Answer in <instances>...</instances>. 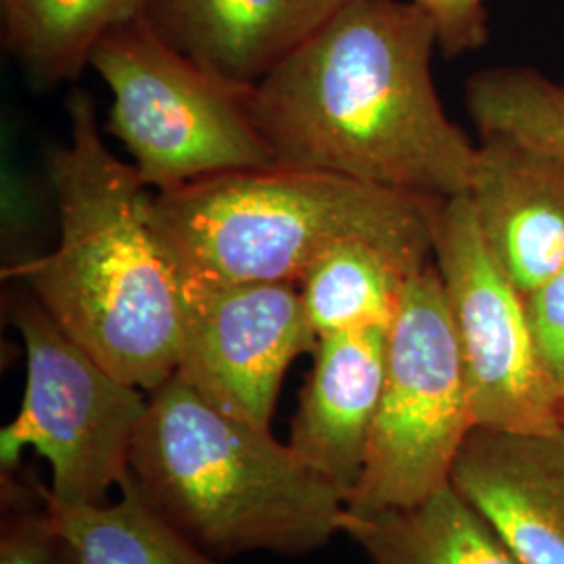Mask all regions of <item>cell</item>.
Here are the masks:
<instances>
[{
    "instance_id": "cell-2",
    "label": "cell",
    "mask_w": 564,
    "mask_h": 564,
    "mask_svg": "<svg viewBox=\"0 0 564 564\" xmlns=\"http://www.w3.org/2000/svg\"><path fill=\"white\" fill-rule=\"evenodd\" d=\"M67 113L69 142L51 158L59 241L21 274L74 341L151 393L178 370L181 276L151 223L155 193L102 141L93 97L74 90Z\"/></svg>"
},
{
    "instance_id": "cell-4",
    "label": "cell",
    "mask_w": 564,
    "mask_h": 564,
    "mask_svg": "<svg viewBox=\"0 0 564 564\" xmlns=\"http://www.w3.org/2000/svg\"><path fill=\"white\" fill-rule=\"evenodd\" d=\"M444 202L328 172L268 167L155 193L151 223L181 279L300 284L341 242H375L431 265Z\"/></svg>"
},
{
    "instance_id": "cell-3",
    "label": "cell",
    "mask_w": 564,
    "mask_h": 564,
    "mask_svg": "<svg viewBox=\"0 0 564 564\" xmlns=\"http://www.w3.org/2000/svg\"><path fill=\"white\" fill-rule=\"evenodd\" d=\"M130 475L151 506L214 558L305 556L345 533V494L270 429L207 402L182 377L149 393Z\"/></svg>"
},
{
    "instance_id": "cell-13",
    "label": "cell",
    "mask_w": 564,
    "mask_h": 564,
    "mask_svg": "<svg viewBox=\"0 0 564 564\" xmlns=\"http://www.w3.org/2000/svg\"><path fill=\"white\" fill-rule=\"evenodd\" d=\"M387 333L368 328L321 337L291 423L289 445L345 494L362 477L387 370Z\"/></svg>"
},
{
    "instance_id": "cell-10",
    "label": "cell",
    "mask_w": 564,
    "mask_h": 564,
    "mask_svg": "<svg viewBox=\"0 0 564 564\" xmlns=\"http://www.w3.org/2000/svg\"><path fill=\"white\" fill-rule=\"evenodd\" d=\"M449 484L519 564H564V426L545 433L475 426Z\"/></svg>"
},
{
    "instance_id": "cell-5",
    "label": "cell",
    "mask_w": 564,
    "mask_h": 564,
    "mask_svg": "<svg viewBox=\"0 0 564 564\" xmlns=\"http://www.w3.org/2000/svg\"><path fill=\"white\" fill-rule=\"evenodd\" d=\"M90 67L113 95L105 132L126 147L153 193L279 167L251 116V88L184 57L144 18L111 30L95 46Z\"/></svg>"
},
{
    "instance_id": "cell-7",
    "label": "cell",
    "mask_w": 564,
    "mask_h": 564,
    "mask_svg": "<svg viewBox=\"0 0 564 564\" xmlns=\"http://www.w3.org/2000/svg\"><path fill=\"white\" fill-rule=\"evenodd\" d=\"M11 318L25 345V391L0 431V470L20 468L32 447L51 464V496L63 505H105L130 473L149 393L126 383L74 341L41 302L18 295Z\"/></svg>"
},
{
    "instance_id": "cell-19",
    "label": "cell",
    "mask_w": 564,
    "mask_h": 564,
    "mask_svg": "<svg viewBox=\"0 0 564 564\" xmlns=\"http://www.w3.org/2000/svg\"><path fill=\"white\" fill-rule=\"evenodd\" d=\"M0 564H76L32 473L4 470L0 481Z\"/></svg>"
},
{
    "instance_id": "cell-9",
    "label": "cell",
    "mask_w": 564,
    "mask_h": 564,
    "mask_svg": "<svg viewBox=\"0 0 564 564\" xmlns=\"http://www.w3.org/2000/svg\"><path fill=\"white\" fill-rule=\"evenodd\" d=\"M176 375L226 414L270 429L289 366L318 337L295 282L181 279Z\"/></svg>"
},
{
    "instance_id": "cell-17",
    "label": "cell",
    "mask_w": 564,
    "mask_h": 564,
    "mask_svg": "<svg viewBox=\"0 0 564 564\" xmlns=\"http://www.w3.org/2000/svg\"><path fill=\"white\" fill-rule=\"evenodd\" d=\"M113 505H63L44 487V500L76 564H223L205 554L142 496L132 475Z\"/></svg>"
},
{
    "instance_id": "cell-18",
    "label": "cell",
    "mask_w": 564,
    "mask_h": 564,
    "mask_svg": "<svg viewBox=\"0 0 564 564\" xmlns=\"http://www.w3.org/2000/svg\"><path fill=\"white\" fill-rule=\"evenodd\" d=\"M481 137L502 134L564 162V86L524 65L489 67L464 86Z\"/></svg>"
},
{
    "instance_id": "cell-6",
    "label": "cell",
    "mask_w": 564,
    "mask_h": 564,
    "mask_svg": "<svg viewBox=\"0 0 564 564\" xmlns=\"http://www.w3.org/2000/svg\"><path fill=\"white\" fill-rule=\"evenodd\" d=\"M473 429L463 349L433 262L403 284L387 333L383 395L349 517L419 505L449 485Z\"/></svg>"
},
{
    "instance_id": "cell-1",
    "label": "cell",
    "mask_w": 564,
    "mask_h": 564,
    "mask_svg": "<svg viewBox=\"0 0 564 564\" xmlns=\"http://www.w3.org/2000/svg\"><path fill=\"white\" fill-rule=\"evenodd\" d=\"M435 48V25L414 0L345 4L249 90L276 165L431 199L466 195L479 144L437 97Z\"/></svg>"
},
{
    "instance_id": "cell-16",
    "label": "cell",
    "mask_w": 564,
    "mask_h": 564,
    "mask_svg": "<svg viewBox=\"0 0 564 564\" xmlns=\"http://www.w3.org/2000/svg\"><path fill=\"white\" fill-rule=\"evenodd\" d=\"M429 265L368 241L341 242L302 282L303 310L316 337L384 328L395 318L403 284Z\"/></svg>"
},
{
    "instance_id": "cell-15",
    "label": "cell",
    "mask_w": 564,
    "mask_h": 564,
    "mask_svg": "<svg viewBox=\"0 0 564 564\" xmlns=\"http://www.w3.org/2000/svg\"><path fill=\"white\" fill-rule=\"evenodd\" d=\"M147 0H0L2 42L28 80L53 88L78 78L95 46L139 20Z\"/></svg>"
},
{
    "instance_id": "cell-20",
    "label": "cell",
    "mask_w": 564,
    "mask_h": 564,
    "mask_svg": "<svg viewBox=\"0 0 564 564\" xmlns=\"http://www.w3.org/2000/svg\"><path fill=\"white\" fill-rule=\"evenodd\" d=\"M527 316L544 366L564 391V265L524 295Z\"/></svg>"
},
{
    "instance_id": "cell-11",
    "label": "cell",
    "mask_w": 564,
    "mask_h": 564,
    "mask_svg": "<svg viewBox=\"0 0 564 564\" xmlns=\"http://www.w3.org/2000/svg\"><path fill=\"white\" fill-rule=\"evenodd\" d=\"M494 260L529 295L564 265V162L502 134L481 137L466 193Z\"/></svg>"
},
{
    "instance_id": "cell-14",
    "label": "cell",
    "mask_w": 564,
    "mask_h": 564,
    "mask_svg": "<svg viewBox=\"0 0 564 564\" xmlns=\"http://www.w3.org/2000/svg\"><path fill=\"white\" fill-rule=\"evenodd\" d=\"M345 535L372 564H519L452 484L419 505L349 517Z\"/></svg>"
},
{
    "instance_id": "cell-8",
    "label": "cell",
    "mask_w": 564,
    "mask_h": 564,
    "mask_svg": "<svg viewBox=\"0 0 564 564\" xmlns=\"http://www.w3.org/2000/svg\"><path fill=\"white\" fill-rule=\"evenodd\" d=\"M433 260L463 349L475 426H564V391L538 351L524 295L489 253L468 195L442 203Z\"/></svg>"
},
{
    "instance_id": "cell-21",
    "label": "cell",
    "mask_w": 564,
    "mask_h": 564,
    "mask_svg": "<svg viewBox=\"0 0 564 564\" xmlns=\"http://www.w3.org/2000/svg\"><path fill=\"white\" fill-rule=\"evenodd\" d=\"M431 18L445 59L484 48L489 41L485 0H414Z\"/></svg>"
},
{
    "instance_id": "cell-12",
    "label": "cell",
    "mask_w": 564,
    "mask_h": 564,
    "mask_svg": "<svg viewBox=\"0 0 564 564\" xmlns=\"http://www.w3.org/2000/svg\"><path fill=\"white\" fill-rule=\"evenodd\" d=\"M351 0H147L165 44L214 76L256 88Z\"/></svg>"
}]
</instances>
